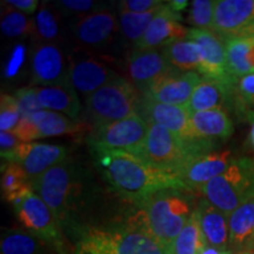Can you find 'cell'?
I'll return each instance as SVG.
<instances>
[{"label":"cell","instance_id":"44dd1931","mask_svg":"<svg viewBox=\"0 0 254 254\" xmlns=\"http://www.w3.org/2000/svg\"><path fill=\"white\" fill-rule=\"evenodd\" d=\"M234 80L221 81L209 78L201 79L186 106L190 113L217 109L226 110V107L233 106Z\"/></svg>","mask_w":254,"mask_h":254},{"label":"cell","instance_id":"83f0119b","mask_svg":"<svg viewBox=\"0 0 254 254\" xmlns=\"http://www.w3.org/2000/svg\"><path fill=\"white\" fill-rule=\"evenodd\" d=\"M31 122L37 127L40 138L58 136L64 134H75L84 128L81 124L73 122L62 113L49 110H41L30 117Z\"/></svg>","mask_w":254,"mask_h":254},{"label":"cell","instance_id":"603a6c76","mask_svg":"<svg viewBox=\"0 0 254 254\" xmlns=\"http://www.w3.org/2000/svg\"><path fill=\"white\" fill-rule=\"evenodd\" d=\"M230 252L232 254L254 247V195L228 215Z\"/></svg>","mask_w":254,"mask_h":254},{"label":"cell","instance_id":"f1b7e54d","mask_svg":"<svg viewBox=\"0 0 254 254\" xmlns=\"http://www.w3.org/2000/svg\"><path fill=\"white\" fill-rule=\"evenodd\" d=\"M46 244L28 231L2 228L0 239L1 254H44Z\"/></svg>","mask_w":254,"mask_h":254},{"label":"cell","instance_id":"f546056e","mask_svg":"<svg viewBox=\"0 0 254 254\" xmlns=\"http://www.w3.org/2000/svg\"><path fill=\"white\" fill-rule=\"evenodd\" d=\"M30 190L31 179L18 164L7 163L1 171V192L6 201L17 205Z\"/></svg>","mask_w":254,"mask_h":254},{"label":"cell","instance_id":"d6986e66","mask_svg":"<svg viewBox=\"0 0 254 254\" xmlns=\"http://www.w3.org/2000/svg\"><path fill=\"white\" fill-rule=\"evenodd\" d=\"M139 111L145 116L146 122L164 126L182 140H196L190 128V113L186 106L161 104L144 97L140 100Z\"/></svg>","mask_w":254,"mask_h":254},{"label":"cell","instance_id":"ffe728a7","mask_svg":"<svg viewBox=\"0 0 254 254\" xmlns=\"http://www.w3.org/2000/svg\"><path fill=\"white\" fill-rule=\"evenodd\" d=\"M180 19V14L173 12L165 2L135 47L145 50L163 49L174 41L186 39L190 30L179 23Z\"/></svg>","mask_w":254,"mask_h":254},{"label":"cell","instance_id":"7402d4cb","mask_svg":"<svg viewBox=\"0 0 254 254\" xmlns=\"http://www.w3.org/2000/svg\"><path fill=\"white\" fill-rule=\"evenodd\" d=\"M195 209L206 244L221 251H230L228 215L206 199L200 200Z\"/></svg>","mask_w":254,"mask_h":254},{"label":"cell","instance_id":"f6af8a7d","mask_svg":"<svg viewBox=\"0 0 254 254\" xmlns=\"http://www.w3.org/2000/svg\"><path fill=\"white\" fill-rule=\"evenodd\" d=\"M167 5L170 6V8L173 12L179 13L180 11H183L189 5V1H186V0H171V1H167Z\"/></svg>","mask_w":254,"mask_h":254},{"label":"cell","instance_id":"4dcf8cb0","mask_svg":"<svg viewBox=\"0 0 254 254\" xmlns=\"http://www.w3.org/2000/svg\"><path fill=\"white\" fill-rule=\"evenodd\" d=\"M206 245L207 244L202 236L195 209L186 226L174 241L173 254H200Z\"/></svg>","mask_w":254,"mask_h":254},{"label":"cell","instance_id":"f35d334b","mask_svg":"<svg viewBox=\"0 0 254 254\" xmlns=\"http://www.w3.org/2000/svg\"><path fill=\"white\" fill-rule=\"evenodd\" d=\"M13 97L18 104L21 118H30L32 114L44 110L38 100L36 87L20 88Z\"/></svg>","mask_w":254,"mask_h":254},{"label":"cell","instance_id":"74e56055","mask_svg":"<svg viewBox=\"0 0 254 254\" xmlns=\"http://www.w3.org/2000/svg\"><path fill=\"white\" fill-rule=\"evenodd\" d=\"M21 116L14 97L1 94L0 99V128L1 132H12L20 122Z\"/></svg>","mask_w":254,"mask_h":254},{"label":"cell","instance_id":"4316f807","mask_svg":"<svg viewBox=\"0 0 254 254\" xmlns=\"http://www.w3.org/2000/svg\"><path fill=\"white\" fill-rule=\"evenodd\" d=\"M167 62L174 69L182 72H199L201 65V49L195 41L183 39L163 47Z\"/></svg>","mask_w":254,"mask_h":254},{"label":"cell","instance_id":"7a4b0ae2","mask_svg":"<svg viewBox=\"0 0 254 254\" xmlns=\"http://www.w3.org/2000/svg\"><path fill=\"white\" fill-rule=\"evenodd\" d=\"M73 254H166L138 214L126 225L84 228Z\"/></svg>","mask_w":254,"mask_h":254},{"label":"cell","instance_id":"7bdbcfd3","mask_svg":"<svg viewBox=\"0 0 254 254\" xmlns=\"http://www.w3.org/2000/svg\"><path fill=\"white\" fill-rule=\"evenodd\" d=\"M24 56H25V47L21 45L15 46L11 57H9L7 65H6L5 67L6 77L11 78L17 74L24 63Z\"/></svg>","mask_w":254,"mask_h":254},{"label":"cell","instance_id":"9c48e42d","mask_svg":"<svg viewBox=\"0 0 254 254\" xmlns=\"http://www.w3.org/2000/svg\"><path fill=\"white\" fill-rule=\"evenodd\" d=\"M148 132V123L139 113L127 118L94 127L88 142L93 148L123 150L138 154Z\"/></svg>","mask_w":254,"mask_h":254},{"label":"cell","instance_id":"52a82bcc","mask_svg":"<svg viewBox=\"0 0 254 254\" xmlns=\"http://www.w3.org/2000/svg\"><path fill=\"white\" fill-rule=\"evenodd\" d=\"M75 177L74 167L67 159L31 180L32 190L46 202L60 227L66 222L71 209V202L77 186Z\"/></svg>","mask_w":254,"mask_h":254},{"label":"cell","instance_id":"9a60e30c","mask_svg":"<svg viewBox=\"0 0 254 254\" xmlns=\"http://www.w3.org/2000/svg\"><path fill=\"white\" fill-rule=\"evenodd\" d=\"M200 81L201 79L196 72L174 69L152 84L144 97L161 104L187 106Z\"/></svg>","mask_w":254,"mask_h":254},{"label":"cell","instance_id":"8d00e7d4","mask_svg":"<svg viewBox=\"0 0 254 254\" xmlns=\"http://www.w3.org/2000/svg\"><path fill=\"white\" fill-rule=\"evenodd\" d=\"M52 7L63 15H84L107 8L104 2L93 1V0H58L52 2Z\"/></svg>","mask_w":254,"mask_h":254},{"label":"cell","instance_id":"1f68e13d","mask_svg":"<svg viewBox=\"0 0 254 254\" xmlns=\"http://www.w3.org/2000/svg\"><path fill=\"white\" fill-rule=\"evenodd\" d=\"M1 32L6 37L21 38L34 37V20H32L23 12L14 9L1 1Z\"/></svg>","mask_w":254,"mask_h":254},{"label":"cell","instance_id":"7dc6e473","mask_svg":"<svg viewBox=\"0 0 254 254\" xmlns=\"http://www.w3.org/2000/svg\"><path fill=\"white\" fill-rule=\"evenodd\" d=\"M249 118H250L251 122H252V127H251L250 136H251V142H252V145H253V147H254V111L250 114Z\"/></svg>","mask_w":254,"mask_h":254},{"label":"cell","instance_id":"ab89813d","mask_svg":"<svg viewBox=\"0 0 254 254\" xmlns=\"http://www.w3.org/2000/svg\"><path fill=\"white\" fill-rule=\"evenodd\" d=\"M164 4L165 2L160 0H123L119 2V7L122 12L146 13L161 7Z\"/></svg>","mask_w":254,"mask_h":254},{"label":"cell","instance_id":"30bf717a","mask_svg":"<svg viewBox=\"0 0 254 254\" xmlns=\"http://www.w3.org/2000/svg\"><path fill=\"white\" fill-rule=\"evenodd\" d=\"M68 75L73 88L86 97L120 77L106 64L80 51L69 57Z\"/></svg>","mask_w":254,"mask_h":254},{"label":"cell","instance_id":"4fadbf2b","mask_svg":"<svg viewBox=\"0 0 254 254\" xmlns=\"http://www.w3.org/2000/svg\"><path fill=\"white\" fill-rule=\"evenodd\" d=\"M231 151H208L195 155L176 174L187 190H201L212 179L227 170L232 161Z\"/></svg>","mask_w":254,"mask_h":254},{"label":"cell","instance_id":"8992f818","mask_svg":"<svg viewBox=\"0 0 254 254\" xmlns=\"http://www.w3.org/2000/svg\"><path fill=\"white\" fill-rule=\"evenodd\" d=\"M85 103L95 127L133 116L140 106L135 86L122 77L87 95Z\"/></svg>","mask_w":254,"mask_h":254},{"label":"cell","instance_id":"e0dca14e","mask_svg":"<svg viewBox=\"0 0 254 254\" xmlns=\"http://www.w3.org/2000/svg\"><path fill=\"white\" fill-rule=\"evenodd\" d=\"M254 23V0H218L213 31L225 39L241 37Z\"/></svg>","mask_w":254,"mask_h":254},{"label":"cell","instance_id":"b9f144b4","mask_svg":"<svg viewBox=\"0 0 254 254\" xmlns=\"http://www.w3.org/2000/svg\"><path fill=\"white\" fill-rule=\"evenodd\" d=\"M21 144V141L17 138V135L12 132L0 133V152L1 157L8 160L9 157L13 154L17 147Z\"/></svg>","mask_w":254,"mask_h":254},{"label":"cell","instance_id":"e575fe53","mask_svg":"<svg viewBox=\"0 0 254 254\" xmlns=\"http://www.w3.org/2000/svg\"><path fill=\"white\" fill-rule=\"evenodd\" d=\"M254 106V73L236 78L233 84V107L247 117Z\"/></svg>","mask_w":254,"mask_h":254},{"label":"cell","instance_id":"484cf974","mask_svg":"<svg viewBox=\"0 0 254 254\" xmlns=\"http://www.w3.org/2000/svg\"><path fill=\"white\" fill-rule=\"evenodd\" d=\"M227 71L240 78L254 73V38L236 37L226 40Z\"/></svg>","mask_w":254,"mask_h":254},{"label":"cell","instance_id":"5bb4252c","mask_svg":"<svg viewBox=\"0 0 254 254\" xmlns=\"http://www.w3.org/2000/svg\"><path fill=\"white\" fill-rule=\"evenodd\" d=\"M67 159L68 150L64 146L21 142L9 157L7 163L18 164L26 172L27 177L33 180L51 167Z\"/></svg>","mask_w":254,"mask_h":254},{"label":"cell","instance_id":"7c38bea8","mask_svg":"<svg viewBox=\"0 0 254 254\" xmlns=\"http://www.w3.org/2000/svg\"><path fill=\"white\" fill-rule=\"evenodd\" d=\"M186 39L195 41L201 49V65L199 73L205 78L221 81H233L227 71L226 39L212 30H190Z\"/></svg>","mask_w":254,"mask_h":254},{"label":"cell","instance_id":"d4e9b609","mask_svg":"<svg viewBox=\"0 0 254 254\" xmlns=\"http://www.w3.org/2000/svg\"><path fill=\"white\" fill-rule=\"evenodd\" d=\"M38 100L43 109L63 112L75 119L80 112V103L74 88L69 85L36 87Z\"/></svg>","mask_w":254,"mask_h":254},{"label":"cell","instance_id":"2e32d148","mask_svg":"<svg viewBox=\"0 0 254 254\" xmlns=\"http://www.w3.org/2000/svg\"><path fill=\"white\" fill-rule=\"evenodd\" d=\"M127 68L132 84L142 93H145L158 79L174 71L167 62L163 50H145L136 47L128 57Z\"/></svg>","mask_w":254,"mask_h":254},{"label":"cell","instance_id":"5b68a950","mask_svg":"<svg viewBox=\"0 0 254 254\" xmlns=\"http://www.w3.org/2000/svg\"><path fill=\"white\" fill-rule=\"evenodd\" d=\"M205 199L230 215L254 195V160L236 159L224 173L201 187Z\"/></svg>","mask_w":254,"mask_h":254},{"label":"cell","instance_id":"8fae6325","mask_svg":"<svg viewBox=\"0 0 254 254\" xmlns=\"http://www.w3.org/2000/svg\"><path fill=\"white\" fill-rule=\"evenodd\" d=\"M32 84L41 86L69 85L68 65L55 43H39L32 55Z\"/></svg>","mask_w":254,"mask_h":254},{"label":"cell","instance_id":"277c9868","mask_svg":"<svg viewBox=\"0 0 254 254\" xmlns=\"http://www.w3.org/2000/svg\"><path fill=\"white\" fill-rule=\"evenodd\" d=\"M148 132L138 157L157 170L176 174L195 155L213 150V142L196 139L184 141L159 124L147 122Z\"/></svg>","mask_w":254,"mask_h":254},{"label":"cell","instance_id":"bcb514c9","mask_svg":"<svg viewBox=\"0 0 254 254\" xmlns=\"http://www.w3.org/2000/svg\"><path fill=\"white\" fill-rule=\"evenodd\" d=\"M200 254H232L230 251H221L219 249H215L213 246L206 245L204 249H202Z\"/></svg>","mask_w":254,"mask_h":254},{"label":"cell","instance_id":"d6a6232c","mask_svg":"<svg viewBox=\"0 0 254 254\" xmlns=\"http://www.w3.org/2000/svg\"><path fill=\"white\" fill-rule=\"evenodd\" d=\"M164 6V5H163ZM161 6V7H163ZM159 7L154 11L146 13H129V12H120L119 15V31L127 40L132 41L135 45L144 37L146 30L150 26L151 21L157 15Z\"/></svg>","mask_w":254,"mask_h":254},{"label":"cell","instance_id":"ba28073f","mask_svg":"<svg viewBox=\"0 0 254 254\" xmlns=\"http://www.w3.org/2000/svg\"><path fill=\"white\" fill-rule=\"evenodd\" d=\"M14 209L19 221L28 232L50 245L58 254H69L55 214L33 190L14 205Z\"/></svg>","mask_w":254,"mask_h":254},{"label":"cell","instance_id":"cb8c5ba5","mask_svg":"<svg viewBox=\"0 0 254 254\" xmlns=\"http://www.w3.org/2000/svg\"><path fill=\"white\" fill-rule=\"evenodd\" d=\"M190 128L195 139H227L233 134V124L226 110H208L190 114Z\"/></svg>","mask_w":254,"mask_h":254},{"label":"cell","instance_id":"6da1fadb","mask_svg":"<svg viewBox=\"0 0 254 254\" xmlns=\"http://www.w3.org/2000/svg\"><path fill=\"white\" fill-rule=\"evenodd\" d=\"M93 152L98 166L114 190L138 204L159 190H187L174 174L157 170L129 152L104 148H94Z\"/></svg>","mask_w":254,"mask_h":254},{"label":"cell","instance_id":"836d02e7","mask_svg":"<svg viewBox=\"0 0 254 254\" xmlns=\"http://www.w3.org/2000/svg\"><path fill=\"white\" fill-rule=\"evenodd\" d=\"M59 36L58 15L47 5H41L34 18V37L40 43H53Z\"/></svg>","mask_w":254,"mask_h":254},{"label":"cell","instance_id":"681fc988","mask_svg":"<svg viewBox=\"0 0 254 254\" xmlns=\"http://www.w3.org/2000/svg\"><path fill=\"white\" fill-rule=\"evenodd\" d=\"M234 254H254V247H253V249H250V250H246V251H241V252H238V253H234Z\"/></svg>","mask_w":254,"mask_h":254},{"label":"cell","instance_id":"3957f363","mask_svg":"<svg viewBox=\"0 0 254 254\" xmlns=\"http://www.w3.org/2000/svg\"><path fill=\"white\" fill-rule=\"evenodd\" d=\"M141 218L147 231L163 247L173 254L174 241L195 209L184 190L168 189L152 194L141 204Z\"/></svg>","mask_w":254,"mask_h":254},{"label":"cell","instance_id":"ee69618b","mask_svg":"<svg viewBox=\"0 0 254 254\" xmlns=\"http://www.w3.org/2000/svg\"><path fill=\"white\" fill-rule=\"evenodd\" d=\"M4 2L23 13L28 14H33L39 6V2L37 0H6Z\"/></svg>","mask_w":254,"mask_h":254},{"label":"cell","instance_id":"60d3db41","mask_svg":"<svg viewBox=\"0 0 254 254\" xmlns=\"http://www.w3.org/2000/svg\"><path fill=\"white\" fill-rule=\"evenodd\" d=\"M12 133H14L19 140L24 142V144H28V142L36 140V139H39L37 127L34 126V124L31 122L30 118H21Z\"/></svg>","mask_w":254,"mask_h":254},{"label":"cell","instance_id":"c3c4849f","mask_svg":"<svg viewBox=\"0 0 254 254\" xmlns=\"http://www.w3.org/2000/svg\"><path fill=\"white\" fill-rule=\"evenodd\" d=\"M241 37H252V38H254V23L251 25L249 28H247L245 33H244Z\"/></svg>","mask_w":254,"mask_h":254},{"label":"cell","instance_id":"ac0fdd59","mask_svg":"<svg viewBox=\"0 0 254 254\" xmlns=\"http://www.w3.org/2000/svg\"><path fill=\"white\" fill-rule=\"evenodd\" d=\"M118 30L119 24L116 14L109 8L79 17L72 25L75 39L82 45L90 47L107 45Z\"/></svg>","mask_w":254,"mask_h":254},{"label":"cell","instance_id":"d590c367","mask_svg":"<svg viewBox=\"0 0 254 254\" xmlns=\"http://www.w3.org/2000/svg\"><path fill=\"white\" fill-rule=\"evenodd\" d=\"M215 2L212 0H194L190 2L189 21L199 30L213 31Z\"/></svg>","mask_w":254,"mask_h":254}]
</instances>
